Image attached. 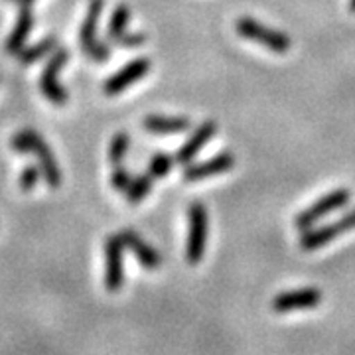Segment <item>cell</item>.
I'll use <instances>...</instances> for the list:
<instances>
[{
    "mask_svg": "<svg viewBox=\"0 0 355 355\" xmlns=\"http://www.w3.org/2000/svg\"><path fill=\"white\" fill-rule=\"evenodd\" d=\"M235 30L241 34L245 40L257 42L261 46H265L266 50L275 51V53H286L292 48V40L288 34L279 32L275 28H266L265 24H261L259 20L243 16L235 22Z\"/></svg>",
    "mask_w": 355,
    "mask_h": 355,
    "instance_id": "1",
    "label": "cell"
},
{
    "mask_svg": "<svg viewBox=\"0 0 355 355\" xmlns=\"http://www.w3.org/2000/svg\"><path fill=\"white\" fill-rule=\"evenodd\" d=\"M188 243H186V261L190 265H198L205 254L207 235H209V217L202 202H193L188 209Z\"/></svg>",
    "mask_w": 355,
    "mask_h": 355,
    "instance_id": "2",
    "label": "cell"
},
{
    "mask_svg": "<svg viewBox=\"0 0 355 355\" xmlns=\"http://www.w3.org/2000/svg\"><path fill=\"white\" fill-rule=\"evenodd\" d=\"M69 62V50L67 48H58L48 55V62L44 65V71L40 77V91L44 97H48L53 105L64 107L69 95L65 87L58 81V73L64 69V65Z\"/></svg>",
    "mask_w": 355,
    "mask_h": 355,
    "instance_id": "3",
    "label": "cell"
},
{
    "mask_svg": "<svg viewBox=\"0 0 355 355\" xmlns=\"http://www.w3.org/2000/svg\"><path fill=\"white\" fill-rule=\"evenodd\" d=\"M352 200V191L347 188H338V190L330 191L326 196H322L318 202H314L312 205H308L306 209H302L298 216L294 217V227L298 231H306V229L314 227L320 219L331 214V211H338L342 209L343 205H347Z\"/></svg>",
    "mask_w": 355,
    "mask_h": 355,
    "instance_id": "4",
    "label": "cell"
},
{
    "mask_svg": "<svg viewBox=\"0 0 355 355\" xmlns=\"http://www.w3.org/2000/svg\"><path fill=\"white\" fill-rule=\"evenodd\" d=\"M352 229H355V209L347 211L342 219H338L334 223H326V225L316 229H306L298 245H300L302 251H316V249H322L324 245H328L336 237H340V235L352 231Z\"/></svg>",
    "mask_w": 355,
    "mask_h": 355,
    "instance_id": "5",
    "label": "cell"
},
{
    "mask_svg": "<svg viewBox=\"0 0 355 355\" xmlns=\"http://www.w3.org/2000/svg\"><path fill=\"white\" fill-rule=\"evenodd\" d=\"M123 251L125 243L121 235H109L105 239V288L109 292H116L125 282Z\"/></svg>",
    "mask_w": 355,
    "mask_h": 355,
    "instance_id": "6",
    "label": "cell"
},
{
    "mask_svg": "<svg viewBox=\"0 0 355 355\" xmlns=\"http://www.w3.org/2000/svg\"><path fill=\"white\" fill-rule=\"evenodd\" d=\"M150 60L148 58H137L132 62H128L127 65H123L114 76H111L105 83H103V93L113 97L123 93L125 89L130 87L132 83H137L139 79L148 76L150 71Z\"/></svg>",
    "mask_w": 355,
    "mask_h": 355,
    "instance_id": "7",
    "label": "cell"
},
{
    "mask_svg": "<svg viewBox=\"0 0 355 355\" xmlns=\"http://www.w3.org/2000/svg\"><path fill=\"white\" fill-rule=\"evenodd\" d=\"M235 166V154L229 153V150H223V153L216 154L214 158L209 160H203V162H190V164L184 166V172H182V178L184 182H200L203 178H211L217 176V174H223V172H229L231 168Z\"/></svg>",
    "mask_w": 355,
    "mask_h": 355,
    "instance_id": "8",
    "label": "cell"
},
{
    "mask_svg": "<svg viewBox=\"0 0 355 355\" xmlns=\"http://www.w3.org/2000/svg\"><path fill=\"white\" fill-rule=\"evenodd\" d=\"M322 302V291L318 288H300V291L280 292L272 298V310L279 314L296 312V310H310Z\"/></svg>",
    "mask_w": 355,
    "mask_h": 355,
    "instance_id": "9",
    "label": "cell"
},
{
    "mask_svg": "<svg viewBox=\"0 0 355 355\" xmlns=\"http://www.w3.org/2000/svg\"><path fill=\"white\" fill-rule=\"evenodd\" d=\"M216 130H217L216 121H205V123H202V125L196 128L190 137H188V140L180 146V150H178L176 156H174L176 164H182V166L190 164L191 160L198 156V153L202 150L203 146H205L209 140L214 139Z\"/></svg>",
    "mask_w": 355,
    "mask_h": 355,
    "instance_id": "10",
    "label": "cell"
},
{
    "mask_svg": "<svg viewBox=\"0 0 355 355\" xmlns=\"http://www.w3.org/2000/svg\"><path fill=\"white\" fill-rule=\"evenodd\" d=\"M121 239H123V243H125V247H127L128 251L137 257V261L140 263V266H144V268H148V270L160 268V265H162V257H160V253L144 241L137 231L125 229V231L121 233Z\"/></svg>",
    "mask_w": 355,
    "mask_h": 355,
    "instance_id": "11",
    "label": "cell"
},
{
    "mask_svg": "<svg viewBox=\"0 0 355 355\" xmlns=\"http://www.w3.org/2000/svg\"><path fill=\"white\" fill-rule=\"evenodd\" d=\"M32 154H36V158H38V166L46 184L53 190L60 188L62 186V170H60V166H58L53 154H51L50 144H46V140L42 139L40 135H36V139H34Z\"/></svg>",
    "mask_w": 355,
    "mask_h": 355,
    "instance_id": "12",
    "label": "cell"
},
{
    "mask_svg": "<svg viewBox=\"0 0 355 355\" xmlns=\"http://www.w3.org/2000/svg\"><path fill=\"white\" fill-rule=\"evenodd\" d=\"M142 127L153 135H178L191 128V119L188 116H162V114H148L142 121Z\"/></svg>",
    "mask_w": 355,
    "mask_h": 355,
    "instance_id": "13",
    "label": "cell"
},
{
    "mask_svg": "<svg viewBox=\"0 0 355 355\" xmlns=\"http://www.w3.org/2000/svg\"><path fill=\"white\" fill-rule=\"evenodd\" d=\"M103 6H105L103 0H91L89 2L85 20L81 24V30H79V44H81L85 53L91 51V48L97 44V30H99V18H101Z\"/></svg>",
    "mask_w": 355,
    "mask_h": 355,
    "instance_id": "14",
    "label": "cell"
},
{
    "mask_svg": "<svg viewBox=\"0 0 355 355\" xmlns=\"http://www.w3.org/2000/svg\"><path fill=\"white\" fill-rule=\"evenodd\" d=\"M34 24H36V16L30 8H22L20 14H18V20H16V26L10 32V36L6 40V46L4 50L12 55H18V51L24 48L26 40L30 36V32L34 30Z\"/></svg>",
    "mask_w": 355,
    "mask_h": 355,
    "instance_id": "15",
    "label": "cell"
},
{
    "mask_svg": "<svg viewBox=\"0 0 355 355\" xmlns=\"http://www.w3.org/2000/svg\"><path fill=\"white\" fill-rule=\"evenodd\" d=\"M53 50H58V38L46 36V38L40 40L38 44H34L30 48H22L18 51V62L22 65H32L40 62L42 58H48Z\"/></svg>",
    "mask_w": 355,
    "mask_h": 355,
    "instance_id": "16",
    "label": "cell"
},
{
    "mask_svg": "<svg viewBox=\"0 0 355 355\" xmlns=\"http://www.w3.org/2000/svg\"><path fill=\"white\" fill-rule=\"evenodd\" d=\"M130 8H128L127 4H119L116 8H114V12L111 14V20H109V24H107V32H105V38L107 42H111L114 44V40L121 38L125 32H127L128 24H130Z\"/></svg>",
    "mask_w": 355,
    "mask_h": 355,
    "instance_id": "17",
    "label": "cell"
},
{
    "mask_svg": "<svg viewBox=\"0 0 355 355\" xmlns=\"http://www.w3.org/2000/svg\"><path fill=\"white\" fill-rule=\"evenodd\" d=\"M153 180L150 174H140V176L132 178L130 186L127 188V202L128 203H140L153 190Z\"/></svg>",
    "mask_w": 355,
    "mask_h": 355,
    "instance_id": "18",
    "label": "cell"
},
{
    "mask_svg": "<svg viewBox=\"0 0 355 355\" xmlns=\"http://www.w3.org/2000/svg\"><path fill=\"white\" fill-rule=\"evenodd\" d=\"M128 148H130V137H128V132L119 130L113 137V140H111V144H109V162L113 166L123 164L125 156L128 154Z\"/></svg>",
    "mask_w": 355,
    "mask_h": 355,
    "instance_id": "19",
    "label": "cell"
},
{
    "mask_svg": "<svg viewBox=\"0 0 355 355\" xmlns=\"http://www.w3.org/2000/svg\"><path fill=\"white\" fill-rule=\"evenodd\" d=\"M174 158L170 156V154L166 153H156L150 158V162H148V174L153 178H164L170 170H172V166H174Z\"/></svg>",
    "mask_w": 355,
    "mask_h": 355,
    "instance_id": "20",
    "label": "cell"
},
{
    "mask_svg": "<svg viewBox=\"0 0 355 355\" xmlns=\"http://www.w3.org/2000/svg\"><path fill=\"white\" fill-rule=\"evenodd\" d=\"M36 130L32 128H24L20 132H16L10 140V146L16 154H32V146H34V139H36Z\"/></svg>",
    "mask_w": 355,
    "mask_h": 355,
    "instance_id": "21",
    "label": "cell"
},
{
    "mask_svg": "<svg viewBox=\"0 0 355 355\" xmlns=\"http://www.w3.org/2000/svg\"><path fill=\"white\" fill-rule=\"evenodd\" d=\"M40 176H42L40 166L28 164L24 170H22V174H20V188H22L24 191H32L34 188H36Z\"/></svg>",
    "mask_w": 355,
    "mask_h": 355,
    "instance_id": "22",
    "label": "cell"
},
{
    "mask_svg": "<svg viewBox=\"0 0 355 355\" xmlns=\"http://www.w3.org/2000/svg\"><path fill=\"white\" fill-rule=\"evenodd\" d=\"M132 182V176L128 172L125 166H114L113 174H111V186H113L116 191H127V188Z\"/></svg>",
    "mask_w": 355,
    "mask_h": 355,
    "instance_id": "23",
    "label": "cell"
},
{
    "mask_svg": "<svg viewBox=\"0 0 355 355\" xmlns=\"http://www.w3.org/2000/svg\"><path fill=\"white\" fill-rule=\"evenodd\" d=\"M91 62H97V64H103V62H107L109 58H111V42H101V40H97V44L91 48V51L85 53Z\"/></svg>",
    "mask_w": 355,
    "mask_h": 355,
    "instance_id": "24",
    "label": "cell"
},
{
    "mask_svg": "<svg viewBox=\"0 0 355 355\" xmlns=\"http://www.w3.org/2000/svg\"><path fill=\"white\" fill-rule=\"evenodd\" d=\"M146 42V34L142 32H125L121 38L114 40V46L119 48H137V46H142Z\"/></svg>",
    "mask_w": 355,
    "mask_h": 355,
    "instance_id": "25",
    "label": "cell"
},
{
    "mask_svg": "<svg viewBox=\"0 0 355 355\" xmlns=\"http://www.w3.org/2000/svg\"><path fill=\"white\" fill-rule=\"evenodd\" d=\"M18 2L22 4V8H30V6H32V4H34L36 0H18Z\"/></svg>",
    "mask_w": 355,
    "mask_h": 355,
    "instance_id": "26",
    "label": "cell"
},
{
    "mask_svg": "<svg viewBox=\"0 0 355 355\" xmlns=\"http://www.w3.org/2000/svg\"><path fill=\"white\" fill-rule=\"evenodd\" d=\"M349 10L355 14V0H349Z\"/></svg>",
    "mask_w": 355,
    "mask_h": 355,
    "instance_id": "27",
    "label": "cell"
}]
</instances>
